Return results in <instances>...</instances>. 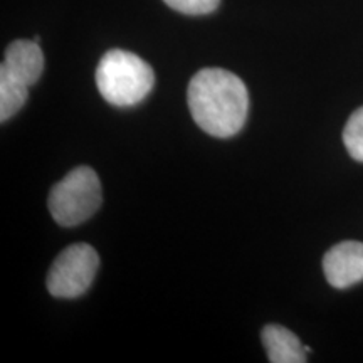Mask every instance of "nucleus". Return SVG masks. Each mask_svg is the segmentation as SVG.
I'll return each instance as SVG.
<instances>
[{
  "label": "nucleus",
  "mask_w": 363,
  "mask_h": 363,
  "mask_svg": "<svg viewBox=\"0 0 363 363\" xmlns=\"http://www.w3.org/2000/svg\"><path fill=\"white\" fill-rule=\"evenodd\" d=\"M29 88L17 83L7 76H0V121L6 123L7 120L16 115L27 101Z\"/></svg>",
  "instance_id": "obj_8"
},
{
  "label": "nucleus",
  "mask_w": 363,
  "mask_h": 363,
  "mask_svg": "<svg viewBox=\"0 0 363 363\" xmlns=\"http://www.w3.org/2000/svg\"><path fill=\"white\" fill-rule=\"evenodd\" d=\"M155 84L152 66L133 52L111 49L96 67L99 94L118 108L135 106L148 96Z\"/></svg>",
  "instance_id": "obj_2"
},
{
  "label": "nucleus",
  "mask_w": 363,
  "mask_h": 363,
  "mask_svg": "<svg viewBox=\"0 0 363 363\" xmlns=\"http://www.w3.org/2000/svg\"><path fill=\"white\" fill-rule=\"evenodd\" d=\"M163 2L185 16H206L219 7L220 0H163Z\"/></svg>",
  "instance_id": "obj_10"
},
{
  "label": "nucleus",
  "mask_w": 363,
  "mask_h": 363,
  "mask_svg": "<svg viewBox=\"0 0 363 363\" xmlns=\"http://www.w3.org/2000/svg\"><path fill=\"white\" fill-rule=\"evenodd\" d=\"M343 143L353 160L363 162V106L348 118L343 128Z\"/></svg>",
  "instance_id": "obj_9"
},
{
  "label": "nucleus",
  "mask_w": 363,
  "mask_h": 363,
  "mask_svg": "<svg viewBox=\"0 0 363 363\" xmlns=\"http://www.w3.org/2000/svg\"><path fill=\"white\" fill-rule=\"evenodd\" d=\"M189 110L194 121L216 138H230L246 125L249 93L239 76L219 67H207L190 79Z\"/></svg>",
  "instance_id": "obj_1"
},
{
  "label": "nucleus",
  "mask_w": 363,
  "mask_h": 363,
  "mask_svg": "<svg viewBox=\"0 0 363 363\" xmlns=\"http://www.w3.org/2000/svg\"><path fill=\"white\" fill-rule=\"evenodd\" d=\"M98 267L99 256L89 244H72L52 262L45 286L54 298H79L89 289Z\"/></svg>",
  "instance_id": "obj_4"
},
{
  "label": "nucleus",
  "mask_w": 363,
  "mask_h": 363,
  "mask_svg": "<svg viewBox=\"0 0 363 363\" xmlns=\"http://www.w3.org/2000/svg\"><path fill=\"white\" fill-rule=\"evenodd\" d=\"M323 271L328 283L347 289L363 281V242L343 240L325 254Z\"/></svg>",
  "instance_id": "obj_5"
},
{
  "label": "nucleus",
  "mask_w": 363,
  "mask_h": 363,
  "mask_svg": "<svg viewBox=\"0 0 363 363\" xmlns=\"http://www.w3.org/2000/svg\"><path fill=\"white\" fill-rule=\"evenodd\" d=\"M101 182L91 167H78L57 182L49 194V212L62 227L78 225L101 206Z\"/></svg>",
  "instance_id": "obj_3"
},
{
  "label": "nucleus",
  "mask_w": 363,
  "mask_h": 363,
  "mask_svg": "<svg viewBox=\"0 0 363 363\" xmlns=\"http://www.w3.org/2000/svg\"><path fill=\"white\" fill-rule=\"evenodd\" d=\"M44 71V54L35 40H13L6 49L0 76H7L17 83L27 86L35 84Z\"/></svg>",
  "instance_id": "obj_6"
},
{
  "label": "nucleus",
  "mask_w": 363,
  "mask_h": 363,
  "mask_svg": "<svg viewBox=\"0 0 363 363\" xmlns=\"http://www.w3.org/2000/svg\"><path fill=\"white\" fill-rule=\"evenodd\" d=\"M271 363H305L306 348L293 331L279 325H267L261 333Z\"/></svg>",
  "instance_id": "obj_7"
}]
</instances>
